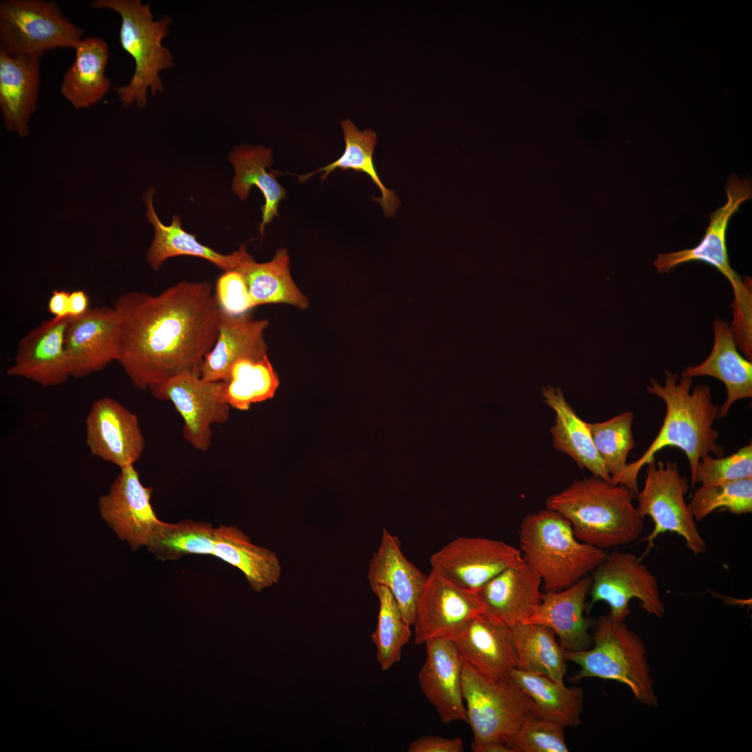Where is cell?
I'll return each instance as SVG.
<instances>
[{
  "label": "cell",
  "instance_id": "cell-5",
  "mask_svg": "<svg viewBox=\"0 0 752 752\" xmlns=\"http://www.w3.org/2000/svg\"><path fill=\"white\" fill-rule=\"evenodd\" d=\"M91 5L114 10L120 17V44L134 59L135 68L130 82L113 90L124 106L135 104L141 109L148 91L152 95L164 91L160 72L175 65L171 53L162 45L171 19H153L150 3L139 0H95Z\"/></svg>",
  "mask_w": 752,
  "mask_h": 752
},
{
  "label": "cell",
  "instance_id": "cell-43",
  "mask_svg": "<svg viewBox=\"0 0 752 752\" xmlns=\"http://www.w3.org/2000/svg\"><path fill=\"white\" fill-rule=\"evenodd\" d=\"M214 296L219 308L231 315L245 314L256 307L246 279L237 269L224 272L219 277Z\"/></svg>",
  "mask_w": 752,
  "mask_h": 752
},
{
  "label": "cell",
  "instance_id": "cell-42",
  "mask_svg": "<svg viewBox=\"0 0 752 752\" xmlns=\"http://www.w3.org/2000/svg\"><path fill=\"white\" fill-rule=\"evenodd\" d=\"M564 729L533 715L522 723L507 745L512 752H567Z\"/></svg>",
  "mask_w": 752,
  "mask_h": 752
},
{
  "label": "cell",
  "instance_id": "cell-32",
  "mask_svg": "<svg viewBox=\"0 0 752 752\" xmlns=\"http://www.w3.org/2000/svg\"><path fill=\"white\" fill-rule=\"evenodd\" d=\"M288 251L281 248L273 258L257 263L250 255L241 265L250 295L256 306L269 304H283L301 310L309 306L308 299L292 279L290 270Z\"/></svg>",
  "mask_w": 752,
  "mask_h": 752
},
{
  "label": "cell",
  "instance_id": "cell-10",
  "mask_svg": "<svg viewBox=\"0 0 752 752\" xmlns=\"http://www.w3.org/2000/svg\"><path fill=\"white\" fill-rule=\"evenodd\" d=\"M645 466L646 478L642 490L635 497L637 512L643 519L648 516L654 528L646 537L648 552L654 540L664 533L682 537L686 547L694 554L706 551V543L700 535L684 496L689 489L688 480L680 474L677 462L650 461Z\"/></svg>",
  "mask_w": 752,
  "mask_h": 752
},
{
  "label": "cell",
  "instance_id": "cell-39",
  "mask_svg": "<svg viewBox=\"0 0 752 752\" xmlns=\"http://www.w3.org/2000/svg\"><path fill=\"white\" fill-rule=\"evenodd\" d=\"M633 420V413L625 412L603 422L588 423L595 446L613 483L623 473L628 454L635 446Z\"/></svg>",
  "mask_w": 752,
  "mask_h": 752
},
{
  "label": "cell",
  "instance_id": "cell-31",
  "mask_svg": "<svg viewBox=\"0 0 752 752\" xmlns=\"http://www.w3.org/2000/svg\"><path fill=\"white\" fill-rule=\"evenodd\" d=\"M214 531L212 555L241 570L253 590L279 582L281 567L274 552L253 544L236 526L221 525Z\"/></svg>",
  "mask_w": 752,
  "mask_h": 752
},
{
  "label": "cell",
  "instance_id": "cell-16",
  "mask_svg": "<svg viewBox=\"0 0 752 752\" xmlns=\"http://www.w3.org/2000/svg\"><path fill=\"white\" fill-rule=\"evenodd\" d=\"M152 489L141 482L134 465L120 469L109 492L98 500L104 520L132 549L146 546L162 522L150 503Z\"/></svg>",
  "mask_w": 752,
  "mask_h": 752
},
{
  "label": "cell",
  "instance_id": "cell-19",
  "mask_svg": "<svg viewBox=\"0 0 752 752\" xmlns=\"http://www.w3.org/2000/svg\"><path fill=\"white\" fill-rule=\"evenodd\" d=\"M426 659L418 674V684L441 721L467 722L462 689V659L451 639H436L425 643Z\"/></svg>",
  "mask_w": 752,
  "mask_h": 752
},
{
  "label": "cell",
  "instance_id": "cell-25",
  "mask_svg": "<svg viewBox=\"0 0 752 752\" xmlns=\"http://www.w3.org/2000/svg\"><path fill=\"white\" fill-rule=\"evenodd\" d=\"M426 577L405 556L398 537L384 528L379 548L370 562L368 579L373 590L379 586L389 589L410 625Z\"/></svg>",
  "mask_w": 752,
  "mask_h": 752
},
{
  "label": "cell",
  "instance_id": "cell-44",
  "mask_svg": "<svg viewBox=\"0 0 752 752\" xmlns=\"http://www.w3.org/2000/svg\"><path fill=\"white\" fill-rule=\"evenodd\" d=\"M464 743L460 737L445 738L436 735H425L412 741L407 747L408 752H462Z\"/></svg>",
  "mask_w": 752,
  "mask_h": 752
},
{
  "label": "cell",
  "instance_id": "cell-3",
  "mask_svg": "<svg viewBox=\"0 0 752 752\" xmlns=\"http://www.w3.org/2000/svg\"><path fill=\"white\" fill-rule=\"evenodd\" d=\"M626 486L592 477L549 496L547 508L563 516L578 540L602 550L624 546L641 534L644 523Z\"/></svg>",
  "mask_w": 752,
  "mask_h": 752
},
{
  "label": "cell",
  "instance_id": "cell-26",
  "mask_svg": "<svg viewBox=\"0 0 752 752\" xmlns=\"http://www.w3.org/2000/svg\"><path fill=\"white\" fill-rule=\"evenodd\" d=\"M155 189L150 188L143 200L147 210L146 215L155 229V235L147 253V261L155 270H158L167 259L179 256H194L205 259L224 272L238 269L250 256L244 245L232 253L224 255L199 242L194 235L185 230L181 218L175 215L171 224L166 226L158 218L153 206Z\"/></svg>",
  "mask_w": 752,
  "mask_h": 752
},
{
  "label": "cell",
  "instance_id": "cell-28",
  "mask_svg": "<svg viewBox=\"0 0 752 752\" xmlns=\"http://www.w3.org/2000/svg\"><path fill=\"white\" fill-rule=\"evenodd\" d=\"M235 170L232 189L241 199L245 200L255 186L263 193L265 203L261 207L262 219L259 230L263 233L265 226L279 215V206L285 198L286 191L277 181L281 173L272 170L273 154L270 148L256 146H241L229 155Z\"/></svg>",
  "mask_w": 752,
  "mask_h": 752
},
{
  "label": "cell",
  "instance_id": "cell-22",
  "mask_svg": "<svg viewBox=\"0 0 752 752\" xmlns=\"http://www.w3.org/2000/svg\"><path fill=\"white\" fill-rule=\"evenodd\" d=\"M591 577H584L572 586L556 591L542 593L540 602L524 622L542 625L551 629L559 639L564 650L578 651L588 648L591 622L583 611Z\"/></svg>",
  "mask_w": 752,
  "mask_h": 752
},
{
  "label": "cell",
  "instance_id": "cell-24",
  "mask_svg": "<svg viewBox=\"0 0 752 752\" xmlns=\"http://www.w3.org/2000/svg\"><path fill=\"white\" fill-rule=\"evenodd\" d=\"M40 86V58L12 56L0 49V109L6 129L29 135Z\"/></svg>",
  "mask_w": 752,
  "mask_h": 752
},
{
  "label": "cell",
  "instance_id": "cell-35",
  "mask_svg": "<svg viewBox=\"0 0 752 752\" xmlns=\"http://www.w3.org/2000/svg\"><path fill=\"white\" fill-rule=\"evenodd\" d=\"M510 629L517 668L565 684L567 660L555 633L544 625L527 622L518 623Z\"/></svg>",
  "mask_w": 752,
  "mask_h": 752
},
{
  "label": "cell",
  "instance_id": "cell-9",
  "mask_svg": "<svg viewBox=\"0 0 752 752\" xmlns=\"http://www.w3.org/2000/svg\"><path fill=\"white\" fill-rule=\"evenodd\" d=\"M83 35L54 1H0V49L10 56L40 58L58 47L75 49Z\"/></svg>",
  "mask_w": 752,
  "mask_h": 752
},
{
  "label": "cell",
  "instance_id": "cell-11",
  "mask_svg": "<svg viewBox=\"0 0 752 752\" xmlns=\"http://www.w3.org/2000/svg\"><path fill=\"white\" fill-rule=\"evenodd\" d=\"M588 609L598 602H606L609 614L625 621L629 613V602L639 600L648 615L661 618L665 611L655 575L635 554L613 551L606 553L593 570Z\"/></svg>",
  "mask_w": 752,
  "mask_h": 752
},
{
  "label": "cell",
  "instance_id": "cell-27",
  "mask_svg": "<svg viewBox=\"0 0 752 752\" xmlns=\"http://www.w3.org/2000/svg\"><path fill=\"white\" fill-rule=\"evenodd\" d=\"M541 583L525 563L506 569L479 590L484 613L509 627L525 622L540 602Z\"/></svg>",
  "mask_w": 752,
  "mask_h": 752
},
{
  "label": "cell",
  "instance_id": "cell-41",
  "mask_svg": "<svg viewBox=\"0 0 752 752\" xmlns=\"http://www.w3.org/2000/svg\"><path fill=\"white\" fill-rule=\"evenodd\" d=\"M752 478L751 443L728 457H703L691 474V483L715 485Z\"/></svg>",
  "mask_w": 752,
  "mask_h": 752
},
{
  "label": "cell",
  "instance_id": "cell-20",
  "mask_svg": "<svg viewBox=\"0 0 752 752\" xmlns=\"http://www.w3.org/2000/svg\"><path fill=\"white\" fill-rule=\"evenodd\" d=\"M268 324L267 320H256L249 313L235 315L219 308L217 338L203 361L201 377L226 382L231 366L238 359L267 355L263 334Z\"/></svg>",
  "mask_w": 752,
  "mask_h": 752
},
{
  "label": "cell",
  "instance_id": "cell-40",
  "mask_svg": "<svg viewBox=\"0 0 752 752\" xmlns=\"http://www.w3.org/2000/svg\"><path fill=\"white\" fill-rule=\"evenodd\" d=\"M696 521L725 508L735 515L752 512V478L715 485H701L688 503Z\"/></svg>",
  "mask_w": 752,
  "mask_h": 752
},
{
  "label": "cell",
  "instance_id": "cell-29",
  "mask_svg": "<svg viewBox=\"0 0 752 752\" xmlns=\"http://www.w3.org/2000/svg\"><path fill=\"white\" fill-rule=\"evenodd\" d=\"M542 397L556 414L555 423L550 428L554 447L571 457L581 469H587L593 476L611 482L595 446L588 423L577 414L560 389L546 386L542 389Z\"/></svg>",
  "mask_w": 752,
  "mask_h": 752
},
{
  "label": "cell",
  "instance_id": "cell-14",
  "mask_svg": "<svg viewBox=\"0 0 752 752\" xmlns=\"http://www.w3.org/2000/svg\"><path fill=\"white\" fill-rule=\"evenodd\" d=\"M430 561L432 567L473 591H479L506 569L524 563L520 550L482 537L457 538L434 553Z\"/></svg>",
  "mask_w": 752,
  "mask_h": 752
},
{
  "label": "cell",
  "instance_id": "cell-46",
  "mask_svg": "<svg viewBox=\"0 0 752 752\" xmlns=\"http://www.w3.org/2000/svg\"><path fill=\"white\" fill-rule=\"evenodd\" d=\"M88 297L84 291L79 290L70 292L69 298V317L77 318L86 313L90 308L88 307Z\"/></svg>",
  "mask_w": 752,
  "mask_h": 752
},
{
  "label": "cell",
  "instance_id": "cell-30",
  "mask_svg": "<svg viewBox=\"0 0 752 752\" xmlns=\"http://www.w3.org/2000/svg\"><path fill=\"white\" fill-rule=\"evenodd\" d=\"M75 50V59L64 74L61 93L74 108H88L110 89V80L105 75L109 47L102 38L88 37Z\"/></svg>",
  "mask_w": 752,
  "mask_h": 752
},
{
  "label": "cell",
  "instance_id": "cell-8",
  "mask_svg": "<svg viewBox=\"0 0 752 752\" xmlns=\"http://www.w3.org/2000/svg\"><path fill=\"white\" fill-rule=\"evenodd\" d=\"M727 201L710 216V224L700 242L693 248L660 253L653 265L657 272L665 274L684 263L700 261L716 268L730 283L734 299L733 318L745 321L752 316L751 279L742 280L730 267L726 244V230L732 215L752 196L750 182L732 175L726 187Z\"/></svg>",
  "mask_w": 752,
  "mask_h": 752
},
{
  "label": "cell",
  "instance_id": "cell-36",
  "mask_svg": "<svg viewBox=\"0 0 752 752\" xmlns=\"http://www.w3.org/2000/svg\"><path fill=\"white\" fill-rule=\"evenodd\" d=\"M226 382V397L230 407L248 410L253 403L274 397L279 379L267 355L260 359L242 358L230 368Z\"/></svg>",
  "mask_w": 752,
  "mask_h": 752
},
{
  "label": "cell",
  "instance_id": "cell-37",
  "mask_svg": "<svg viewBox=\"0 0 752 752\" xmlns=\"http://www.w3.org/2000/svg\"><path fill=\"white\" fill-rule=\"evenodd\" d=\"M214 528L205 522L183 520L176 524L162 522L146 547L159 559L177 560L185 555H212Z\"/></svg>",
  "mask_w": 752,
  "mask_h": 752
},
{
  "label": "cell",
  "instance_id": "cell-23",
  "mask_svg": "<svg viewBox=\"0 0 752 752\" xmlns=\"http://www.w3.org/2000/svg\"><path fill=\"white\" fill-rule=\"evenodd\" d=\"M713 329L714 344L708 357L698 365L686 367L681 376H710L724 384L727 398L719 408L718 417L721 418L735 402L752 396V362L739 354L727 322L716 318Z\"/></svg>",
  "mask_w": 752,
  "mask_h": 752
},
{
  "label": "cell",
  "instance_id": "cell-21",
  "mask_svg": "<svg viewBox=\"0 0 752 752\" xmlns=\"http://www.w3.org/2000/svg\"><path fill=\"white\" fill-rule=\"evenodd\" d=\"M461 659L488 675L517 668L510 627L483 612L473 617L451 639Z\"/></svg>",
  "mask_w": 752,
  "mask_h": 752
},
{
  "label": "cell",
  "instance_id": "cell-2",
  "mask_svg": "<svg viewBox=\"0 0 752 752\" xmlns=\"http://www.w3.org/2000/svg\"><path fill=\"white\" fill-rule=\"evenodd\" d=\"M663 384L655 378L647 391L661 398L666 405L663 424L645 452L635 462L627 464L615 484L626 486L635 494L639 491L637 479L641 469L655 460L662 448L675 446L682 450L689 461L691 474L700 459L712 453L722 457L723 446L717 443L719 433L713 428L720 407L712 402L707 385L691 389L693 378L664 371Z\"/></svg>",
  "mask_w": 752,
  "mask_h": 752
},
{
  "label": "cell",
  "instance_id": "cell-12",
  "mask_svg": "<svg viewBox=\"0 0 752 752\" xmlns=\"http://www.w3.org/2000/svg\"><path fill=\"white\" fill-rule=\"evenodd\" d=\"M149 389L155 398L173 405L183 420L184 439L196 450L206 451L211 445L212 425L224 423L230 417L224 381L185 374Z\"/></svg>",
  "mask_w": 752,
  "mask_h": 752
},
{
  "label": "cell",
  "instance_id": "cell-47",
  "mask_svg": "<svg viewBox=\"0 0 752 752\" xmlns=\"http://www.w3.org/2000/svg\"><path fill=\"white\" fill-rule=\"evenodd\" d=\"M473 752H512L510 747L503 742H489L481 745L473 750Z\"/></svg>",
  "mask_w": 752,
  "mask_h": 752
},
{
  "label": "cell",
  "instance_id": "cell-6",
  "mask_svg": "<svg viewBox=\"0 0 752 752\" xmlns=\"http://www.w3.org/2000/svg\"><path fill=\"white\" fill-rule=\"evenodd\" d=\"M567 661L577 664L574 681L586 677L611 680L627 685L634 698L649 706L658 705L645 644L625 621L609 613L594 626L593 646L578 651L564 650Z\"/></svg>",
  "mask_w": 752,
  "mask_h": 752
},
{
  "label": "cell",
  "instance_id": "cell-15",
  "mask_svg": "<svg viewBox=\"0 0 752 752\" xmlns=\"http://www.w3.org/2000/svg\"><path fill=\"white\" fill-rule=\"evenodd\" d=\"M86 442L91 454L120 469L134 465L145 447L138 416L109 397L92 404L86 418Z\"/></svg>",
  "mask_w": 752,
  "mask_h": 752
},
{
  "label": "cell",
  "instance_id": "cell-18",
  "mask_svg": "<svg viewBox=\"0 0 752 752\" xmlns=\"http://www.w3.org/2000/svg\"><path fill=\"white\" fill-rule=\"evenodd\" d=\"M72 318H54L31 329L19 342L9 376L22 377L44 386H58L72 377L65 335Z\"/></svg>",
  "mask_w": 752,
  "mask_h": 752
},
{
  "label": "cell",
  "instance_id": "cell-33",
  "mask_svg": "<svg viewBox=\"0 0 752 752\" xmlns=\"http://www.w3.org/2000/svg\"><path fill=\"white\" fill-rule=\"evenodd\" d=\"M509 675L530 698L536 716L556 723L563 728H574L581 723L583 693L581 687H568L550 678L528 673L517 668Z\"/></svg>",
  "mask_w": 752,
  "mask_h": 752
},
{
  "label": "cell",
  "instance_id": "cell-17",
  "mask_svg": "<svg viewBox=\"0 0 752 752\" xmlns=\"http://www.w3.org/2000/svg\"><path fill=\"white\" fill-rule=\"evenodd\" d=\"M119 342V322L113 306L90 308L84 315L72 318L65 335L72 377H86L116 361Z\"/></svg>",
  "mask_w": 752,
  "mask_h": 752
},
{
  "label": "cell",
  "instance_id": "cell-45",
  "mask_svg": "<svg viewBox=\"0 0 752 752\" xmlns=\"http://www.w3.org/2000/svg\"><path fill=\"white\" fill-rule=\"evenodd\" d=\"M70 293L65 290H54L49 299L48 310L56 320L69 317Z\"/></svg>",
  "mask_w": 752,
  "mask_h": 752
},
{
  "label": "cell",
  "instance_id": "cell-1",
  "mask_svg": "<svg viewBox=\"0 0 752 752\" xmlns=\"http://www.w3.org/2000/svg\"><path fill=\"white\" fill-rule=\"evenodd\" d=\"M117 362L145 390L180 375L201 376L218 336L219 307L207 281H180L157 295H120Z\"/></svg>",
  "mask_w": 752,
  "mask_h": 752
},
{
  "label": "cell",
  "instance_id": "cell-13",
  "mask_svg": "<svg viewBox=\"0 0 752 752\" xmlns=\"http://www.w3.org/2000/svg\"><path fill=\"white\" fill-rule=\"evenodd\" d=\"M485 611L479 591L466 589L432 567L418 598L414 613V643L452 639L476 615Z\"/></svg>",
  "mask_w": 752,
  "mask_h": 752
},
{
  "label": "cell",
  "instance_id": "cell-4",
  "mask_svg": "<svg viewBox=\"0 0 752 752\" xmlns=\"http://www.w3.org/2000/svg\"><path fill=\"white\" fill-rule=\"evenodd\" d=\"M519 538L524 563L547 591L572 586L592 572L606 554L578 540L570 523L549 508L527 515L520 524Z\"/></svg>",
  "mask_w": 752,
  "mask_h": 752
},
{
  "label": "cell",
  "instance_id": "cell-7",
  "mask_svg": "<svg viewBox=\"0 0 752 752\" xmlns=\"http://www.w3.org/2000/svg\"><path fill=\"white\" fill-rule=\"evenodd\" d=\"M462 689L472 751L489 742L507 743L522 723L535 715L530 698L509 673L484 674L462 659Z\"/></svg>",
  "mask_w": 752,
  "mask_h": 752
},
{
  "label": "cell",
  "instance_id": "cell-34",
  "mask_svg": "<svg viewBox=\"0 0 752 752\" xmlns=\"http://www.w3.org/2000/svg\"><path fill=\"white\" fill-rule=\"evenodd\" d=\"M340 125L345 145L341 156L318 170L297 175L298 182H303L319 172H323L321 180L324 181L336 169L364 173L377 185L382 194L379 198H373V200L380 204L386 217H393L400 202L395 191L384 186L375 166L373 152L377 143L376 133L370 129L359 130L349 119L342 120Z\"/></svg>",
  "mask_w": 752,
  "mask_h": 752
},
{
  "label": "cell",
  "instance_id": "cell-38",
  "mask_svg": "<svg viewBox=\"0 0 752 752\" xmlns=\"http://www.w3.org/2000/svg\"><path fill=\"white\" fill-rule=\"evenodd\" d=\"M373 591L379 599V608L372 641L376 647L381 669L386 671L400 661L402 648L411 636V625L388 588L379 586Z\"/></svg>",
  "mask_w": 752,
  "mask_h": 752
}]
</instances>
